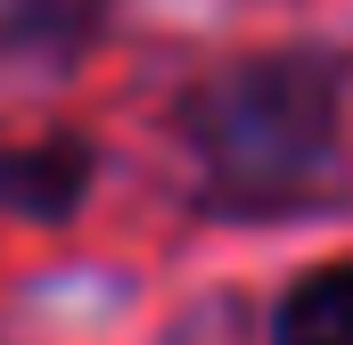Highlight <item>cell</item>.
Returning <instances> with one entry per match:
<instances>
[{
  "label": "cell",
  "instance_id": "cell-3",
  "mask_svg": "<svg viewBox=\"0 0 353 345\" xmlns=\"http://www.w3.org/2000/svg\"><path fill=\"white\" fill-rule=\"evenodd\" d=\"M279 345H353V263H329V271L288 288Z\"/></svg>",
  "mask_w": 353,
  "mask_h": 345
},
{
  "label": "cell",
  "instance_id": "cell-1",
  "mask_svg": "<svg viewBox=\"0 0 353 345\" xmlns=\"http://www.w3.org/2000/svg\"><path fill=\"white\" fill-rule=\"evenodd\" d=\"M337 83L321 58H247L197 90L189 140L230 189H296L329 157Z\"/></svg>",
  "mask_w": 353,
  "mask_h": 345
},
{
  "label": "cell",
  "instance_id": "cell-2",
  "mask_svg": "<svg viewBox=\"0 0 353 345\" xmlns=\"http://www.w3.org/2000/svg\"><path fill=\"white\" fill-rule=\"evenodd\" d=\"M90 189V148L83 140H33V148H8L0 157V206L8 214H33V222H58L74 214Z\"/></svg>",
  "mask_w": 353,
  "mask_h": 345
}]
</instances>
